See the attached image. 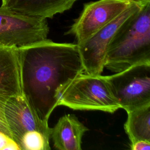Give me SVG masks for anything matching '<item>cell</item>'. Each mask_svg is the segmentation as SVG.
<instances>
[{
  "label": "cell",
  "instance_id": "cell-5",
  "mask_svg": "<svg viewBox=\"0 0 150 150\" xmlns=\"http://www.w3.org/2000/svg\"><path fill=\"white\" fill-rule=\"evenodd\" d=\"M105 77L120 108L127 112L150 104V63L135 64Z\"/></svg>",
  "mask_w": 150,
  "mask_h": 150
},
{
  "label": "cell",
  "instance_id": "cell-14",
  "mask_svg": "<svg viewBox=\"0 0 150 150\" xmlns=\"http://www.w3.org/2000/svg\"><path fill=\"white\" fill-rule=\"evenodd\" d=\"M0 150H21V148L12 138L0 131Z\"/></svg>",
  "mask_w": 150,
  "mask_h": 150
},
{
  "label": "cell",
  "instance_id": "cell-11",
  "mask_svg": "<svg viewBox=\"0 0 150 150\" xmlns=\"http://www.w3.org/2000/svg\"><path fill=\"white\" fill-rule=\"evenodd\" d=\"M75 0H15L6 8L33 17L52 18L70 9Z\"/></svg>",
  "mask_w": 150,
  "mask_h": 150
},
{
  "label": "cell",
  "instance_id": "cell-1",
  "mask_svg": "<svg viewBox=\"0 0 150 150\" xmlns=\"http://www.w3.org/2000/svg\"><path fill=\"white\" fill-rule=\"evenodd\" d=\"M19 50L23 94L39 119L48 123L58 106L59 88L84 73L77 45L47 39Z\"/></svg>",
  "mask_w": 150,
  "mask_h": 150
},
{
  "label": "cell",
  "instance_id": "cell-10",
  "mask_svg": "<svg viewBox=\"0 0 150 150\" xmlns=\"http://www.w3.org/2000/svg\"><path fill=\"white\" fill-rule=\"evenodd\" d=\"M88 129L74 114H66L51 128L53 146L59 150H81V139Z\"/></svg>",
  "mask_w": 150,
  "mask_h": 150
},
{
  "label": "cell",
  "instance_id": "cell-13",
  "mask_svg": "<svg viewBox=\"0 0 150 150\" xmlns=\"http://www.w3.org/2000/svg\"><path fill=\"white\" fill-rule=\"evenodd\" d=\"M49 139L39 131L28 132L22 138L21 150H49Z\"/></svg>",
  "mask_w": 150,
  "mask_h": 150
},
{
  "label": "cell",
  "instance_id": "cell-6",
  "mask_svg": "<svg viewBox=\"0 0 150 150\" xmlns=\"http://www.w3.org/2000/svg\"><path fill=\"white\" fill-rule=\"evenodd\" d=\"M46 19L22 15L0 6V43L22 48L47 39Z\"/></svg>",
  "mask_w": 150,
  "mask_h": 150
},
{
  "label": "cell",
  "instance_id": "cell-3",
  "mask_svg": "<svg viewBox=\"0 0 150 150\" xmlns=\"http://www.w3.org/2000/svg\"><path fill=\"white\" fill-rule=\"evenodd\" d=\"M57 105L75 110H97L110 113L120 108L105 76L84 73L59 88Z\"/></svg>",
  "mask_w": 150,
  "mask_h": 150
},
{
  "label": "cell",
  "instance_id": "cell-7",
  "mask_svg": "<svg viewBox=\"0 0 150 150\" xmlns=\"http://www.w3.org/2000/svg\"><path fill=\"white\" fill-rule=\"evenodd\" d=\"M132 1L98 0L86 3L66 33L74 35L77 43L83 42L114 19Z\"/></svg>",
  "mask_w": 150,
  "mask_h": 150
},
{
  "label": "cell",
  "instance_id": "cell-4",
  "mask_svg": "<svg viewBox=\"0 0 150 150\" xmlns=\"http://www.w3.org/2000/svg\"><path fill=\"white\" fill-rule=\"evenodd\" d=\"M150 0H132L129 5L114 19L86 40L76 43L84 67V73L100 75L103 71L109 45L121 25L138 12Z\"/></svg>",
  "mask_w": 150,
  "mask_h": 150
},
{
  "label": "cell",
  "instance_id": "cell-2",
  "mask_svg": "<svg viewBox=\"0 0 150 150\" xmlns=\"http://www.w3.org/2000/svg\"><path fill=\"white\" fill-rule=\"evenodd\" d=\"M143 63H150V1L117 32L109 45L104 67L117 73Z\"/></svg>",
  "mask_w": 150,
  "mask_h": 150
},
{
  "label": "cell",
  "instance_id": "cell-15",
  "mask_svg": "<svg viewBox=\"0 0 150 150\" xmlns=\"http://www.w3.org/2000/svg\"><path fill=\"white\" fill-rule=\"evenodd\" d=\"M130 148L132 150H149L150 142L146 141H137L131 143Z\"/></svg>",
  "mask_w": 150,
  "mask_h": 150
},
{
  "label": "cell",
  "instance_id": "cell-17",
  "mask_svg": "<svg viewBox=\"0 0 150 150\" xmlns=\"http://www.w3.org/2000/svg\"><path fill=\"white\" fill-rule=\"evenodd\" d=\"M75 1H77V0H75Z\"/></svg>",
  "mask_w": 150,
  "mask_h": 150
},
{
  "label": "cell",
  "instance_id": "cell-16",
  "mask_svg": "<svg viewBox=\"0 0 150 150\" xmlns=\"http://www.w3.org/2000/svg\"><path fill=\"white\" fill-rule=\"evenodd\" d=\"M15 0H1V7L6 8L11 3H12Z\"/></svg>",
  "mask_w": 150,
  "mask_h": 150
},
{
  "label": "cell",
  "instance_id": "cell-9",
  "mask_svg": "<svg viewBox=\"0 0 150 150\" xmlns=\"http://www.w3.org/2000/svg\"><path fill=\"white\" fill-rule=\"evenodd\" d=\"M4 117L11 138L19 147L22 137L29 131H37L50 138L51 128L39 119L23 95L12 97L6 101Z\"/></svg>",
  "mask_w": 150,
  "mask_h": 150
},
{
  "label": "cell",
  "instance_id": "cell-8",
  "mask_svg": "<svg viewBox=\"0 0 150 150\" xmlns=\"http://www.w3.org/2000/svg\"><path fill=\"white\" fill-rule=\"evenodd\" d=\"M23 95L19 48L0 43V131L11 138L4 107L10 98Z\"/></svg>",
  "mask_w": 150,
  "mask_h": 150
},
{
  "label": "cell",
  "instance_id": "cell-12",
  "mask_svg": "<svg viewBox=\"0 0 150 150\" xmlns=\"http://www.w3.org/2000/svg\"><path fill=\"white\" fill-rule=\"evenodd\" d=\"M124 129L131 143L143 140L150 142V104L128 111Z\"/></svg>",
  "mask_w": 150,
  "mask_h": 150
}]
</instances>
